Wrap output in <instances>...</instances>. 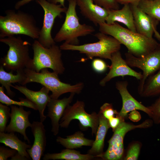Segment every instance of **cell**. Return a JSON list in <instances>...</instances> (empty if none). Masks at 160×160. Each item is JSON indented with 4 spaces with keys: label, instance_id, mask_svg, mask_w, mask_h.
<instances>
[{
    "label": "cell",
    "instance_id": "cell-24",
    "mask_svg": "<svg viewBox=\"0 0 160 160\" xmlns=\"http://www.w3.org/2000/svg\"><path fill=\"white\" fill-rule=\"evenodd\" d=\"M94 141L85 138L83 133L80 131H77L73 135L67 136L66 138L58 136L56 139L57 143L65 148L71 149H76L83 146L91 147Z\"/></svg>",
    "mask_w": 160,
    "mask_h": 160
},
{
    "label": "cell",
    "instance_id": "cell-18",
    "mask_svg": "<svg viewBox=\"0 0 160 160\" xmlns=\"http://www.w3.org/2000/svg\"><path fill=\"white\" fill-rule=\"evenodd\" d=\"M43 122L33 121L31 127L34 137L33 144L27 151L33 160H40L44 156L46 145V130Z\"/></svg>",
    "mask_w": 160,
    "mask_h": 160
},
{
    "label": "cell",
    "instance_id": "cell-12",
    "mask_svg": "<svg viewBox=\"0 0 160 160\" xmlns=\"http://www.w3.org/2000/svg\"><path fill=\"white\" fill-rule=\"evenodd\" d=\"M137 32L148 38H152L153 34L160 42V34L157 27L159 21L140 10L137 5H130Z\"/></svg>",
    "mask_w": 160,
    "mask_h": 160
},
{
    "label": "cell",
    "instance_id": "cell-20",
    "mask_svg": "<svg viewBox=\"0 0 160 160\" xmlns=\"http://www.w3.org/2000/svg\"><path fill=\"white\" fill-rule=\"evenodd\" d=\"M117 22L121 23L129 30L137 32L130 5L124 4L121 9H109L106 23L108 24H111Z\"/></svg>",
    "mask_w": 160,
    "mask_h": 160
},
{
    "label": "cell",
    "instance_id": "cell-40",
    "mask_svg": "<svg viewBox=\"0 0 160 160\" xmlns=\"http://www.w3.org/2000/svg\"><path fill=\"white\" fill-rule=\"evenodd\" d=\"M49 2L55 4L59 3L62 7H65V0H47Z\"/></svg>",
    "mask_w": 160,
    "mask_h": 160
},
{
    "label": "cell",
    "instance_id": "cell-39",
    "mask_svg": "<svg viewBox=\"0 0 160 160\" xmlns=\"http://www.w3.org/2000/svg\"><path fill=\"white\" fill-rule=\"evenodd\" d=\"M33 0H20L19 1L15 4V8L16 9H18L21 7Z\"/></svg>",
    "mask_w": 160,
    "mask_h": 160
},
{
    "label": "cell",
    "instance_id": "cell-41",
    "mask_svg": "<svg viewBox=\"0 0 160 160\" xmlns=\"http://www.w3.org/2000/svg\"><path fill=\"white\" fill-rule=\"evenodd\" d=\"M11 160H27L28 159L19 155L17 153L13 156L11 158Z\"/></svg>",
    "mask_w": 160,
    "mask_h": 160
},
{
    "label": "cell",
    "instance_id": "cell-21",
    "mask_svg": "<svg viewBox=\"0 0 160 160\" xmlns=\"http://www.w3.org/2000/svg\"><path fill=\"white\" fill-rule=\"evenodd\" d=\"M99 125L95 135V138L87 153L97 157L103 152L105 138L110 128L108 120L98 113Z\"/></svg>",
    "mask_w": 160,
    "mask_h": 160
},
{
    "label": "cell",
    "instance_id": "cell-13",
    "mask_svg": "<svg viewBox=\"0 0 160 160\" xmlns=\"http://www.w3.org/2000/svg\"><path fill=\"white\" fill-rule=\"evenodd\" d=\"M10 106L11 110L10 121L7 126L5 132L19 133L23 136L25 140L30 143L25 131L28 127H31L32 125L28 118L31 113V111L25 110L23 106L18 107L16 105Z\"/></svg>",
    "mask_w": 160,
    "mask_h": 160
},
{
    "label": "cell",
    "instance_id": "cell-10",
    "mask_svg": "<svg viewBox=\"0 0 160 160\" xmlns=\"http://www.w3.org/2000/svg\"><path fill=\"white\" fill-rule=\"evenodd\" d=\"M125 60L131 67L137 68L142 71L143 77L138 87L139 94L142 91L145 81L150 76L160 69V44L152 51L142 57H137L127 52Z\"/></svg>",
    "mask_w": 160,
    "mask_h": 160
},
{
    "label": "cell",
    "instance_id": "cell-1",
    "mask_svg": "<svg viewBox=\"0 0 160 160\" xmlns=\"http://www.w3.org/2000/svg\"><path fill=\"white\" fill-rule=\"evenodd\" d=\"M99 25L100 32L116 39L127 47L128 52L137 57L147 55L159 44L153 38H148L122 27L117 22L111 24L105 22Z\"/></svg>",
    "mask_w": 160,
    "mask_h": 160
},
{
    "label": "cell",
    "instance_id": "cell-29",
    "mask_svg": "<svg viewBox=\"0 0 160 160\" xmlns=\"http://www.w3.org/2000/svg\"><path fill=\"white\" fill-rule=\"evenodd\" d=\"M141 143L138 141H134L129 145L126 154L123 159L124 160H137L139 156L142 147Z\"/></svg>",
    "mask_w": 160,
    "mask_h": 160
},
{
    "label": "cell",
    "instance_id": "cell-31",
    "mask_svg": "<svg viewBox=\"0 0 160 160\" xmlns=\"http://www.w3.org/2000/svg\"><path fill=\"white\" fill-rule=\"evenodd\" d=\"M148 107L152 112L151 118L153 123L160 124V95L153 103Z\"/></svg>",
    "mask_w": 160,
    "mask_h": 160
},
{
    "label": "cell",
    "instance_id": "cell-23",
    "mask_svg": "<svg viewBox=\"0 0 160 160\" xmlns=\"http://www.w3.org/2000/svg\"><path fill=\"white\" fill-rule=\"evenodd\" d=\"M24 70L18 71L16 72V74H14L12 71H6L4 68L0 65V83L6 89L7 95L10 97L13 98L15 95V93L10 89L12 84L18 83L23 84L25 78Z\"/></svg>",
    "mask_w": 160,
    "mask_h": 160
},
{
    "label": "cell",
    "instance_id": "cell-35",
    "mask_svg": "<svg viewBox=\"0 0 160 160\" xmlns=\"http://www.w3.org/2000/svg\"><path fill=\"white\" fill-rule=\"evenodd\" d=\"M15 149L9 148L4 146H0V160H7L9 158H12L17 153Z\"/></svg>",
    "mask_w": 160,
    "mask_h": 160
},
{
    "label": "cell",
    "instance_id": "cell-3",
    "mask_svg": "<svg viewBox=\"0 0 160 160\" xmlns=\"http://www.w3.org/2000/svg\"><path fill=\"white\" fill-rule=\"evenodd\" d=\"M25 79L22 85L31 82H36L41 84L52 92L51 98L58 99L61 95L68 92L79 94L83 88L82 82L72 85L62 82L58 74L54 72H50L48 68L42 69L40 72L26 68L24 70Z\"/></svg>",
    "mask_w": 160,
    "mask_h": 160
},
{
    "label": "cell",
    "instance_id": "cell-38",
    "mask_svg": "<svg viewBox=\"0 0 160 160\" xmlns=\"http://www.w3.org/2000/svg\"><path fill=\"white\" fill-rule=\"evenodd\" d=\"M143 0H117L119 4H129L130 5H137Z\"/></svg>",
    "mask_w": 160,
    "mask_h": 160
},
{
    "label": "cell",
    "instance_id": "cell-8",
    "mask_svg": "<svg viewBox=\"0 0 160 160\" xmlns=\"http://www.w3.org/2000/svg\"><path fill=\"white\" fill-rule=\"evenodd\" d=\"M84 103L77 100L72 105H69L66 108L60 122V127L67 128L71 122L76 119L79 122V125L82 129L91 128L92 135H95L99 125L98 113L93 112L87 113L85 109Z\"/></svg>",
    "mask_w": 160,
    "mask_h": 160
},
{
    "label": "cell",
    "instance_id": "cell-27",
    "mask_svg": "<svg viewBox=\"0 0 160 160\" xmlns=\"http://www.w3.org/2000/svg\"><path fill=\"white\" fill-rule=\"evenodd\" d=\"M137 6L147 15L160 21V0H143Z\"/></svg>",
    "mask_w": 160,
    "mask_h": 160
},
{
    "label": "cell",
    "instance_id": "cell-11",
    "mask_svg": "<svg viewBox=\"0 0 160 160\" xmlns=\"http://www.w3.org/2000/svg\"><path fill=\"white\" fill-rule=\"evenodd\" d=\"M111 64L108 66L109 71L107 75L100 80V84L104 86L112 79L117 76H125L133 77L140 81L143 77L142 73L137 72L131 68L123 59L119 51L113 53L110 60Z\"/></svg>",
    "mask_w": 160,
    "mask_h": 160
},
{
    "label": "cell",
    "instance_id": "cell-5",
    "mask_svg": "<svg viewBox=\"0 0 160 160\" xmlns=\"http://www.w3.org/2000/svg\"><path fill=\"white\" fill-rule=\"evenodd\" d=\"M95 36L99 40L97 42L81 45H73L64 42L60 48L64 50L78 51L85 54L90 59L98 57L110 60L112 54L120 50L121 44L113 37L100 32Z\"/></svg>",
    "mask_w": 160,
    "mask_h": 160
},
{
    "label": "cell",
    "instance_id": "cell-16",
    "mask_svg": "<svg viewBox=\"0 0 160 160\" xmlns=\"http://www.w3.org/2000/svg\"><path fill=\"white\" fill-rule=\"evenodd\" d=\"M75 94L71 93L68 97L61 99L51 98L47 104V116L50 119L52 126L51 131L55 136L59 133L60 120L66 108L72 101Z\"/></svg>",
    "mask_w": 160,
    "mask_h": 160
},
{
    "label": "cell",
    "instance_id": "cell-36",
    "mask_svg": "<svg viewBox=\"0 0 160 160\" xmlns=\"http://www.w3.org/2000/svg\"><path fill=\"white\" fill-rule=\"evenodd\" d=\"M125 119L120 116L119 114L108 120L110 127L113 132L116 128L122 121H125Z\"/></svg>",
    "mask_w": 160,
    "mask_h": 160
},
{
    "label": "cell",
    "instance_id": "cell-26",
    "mask_svg": "<svg viewBox=\"0 0 160 160\" xmlns=\"http://www.w3.org/2000/svg\"><path fill=\"white\" fill-rule=\"evenodd\" d=\"M139 95L144 97L160 95V69L156 73L148 78Z\"/></svg>",
    "mask_w": 160,
    "mask_h": 160
},
{
    "label": "cell",
    "instance_id": "cell-17",
    "mask_svg": "<svg viewBox=\"0 0 160 160\" xmlns=\"http://www.w3.org/2000/svg\"><path fill=\"white\" fill-rule=\"evenodd\" d=\"M11 86L23 94L26 98L36 105L39 112L40 121L44 122L47 117L44 115V111L51 98L49 94V90L44 86L38 91L31 90L25 86L12 85Z\"/></svg>",
    "mask_w": 160,
    "mask_h": 160
},
{
    "label": "cell",
    "instance_id": "cell-14",
    "mask_svg": "<svg viewBox=\"0 0 160 160\" xmlns=\"http://www.w3.org/2000/svg\"><path fill=\"white\" fill-rule=\"evenodd\" d=\"M115 86L122 100V108L119 112L120 116L125 119L129 113L134 110H138L145 112L151 117L152 112L148 107L144 106L136 100L129 92L127 81H117L116 83Z\"/></svg>",
    "mask_w": 160,
    "mask_h": 160
},
{
    "label": "cell",
    "instance_id": "cell-30",
    "mask_svg": "<svg viewBox=\"0 0 160 160\" xmlns=\"http://www.w3.org/2000/svg\"><path fill=\"white\" fill-rule=\"evenodd\" d=\"M10 109L9 106L0 103V132H5L7 124L10 117Z\"/></svg>",
    "mask_w": 160,
    "mask_h": 160
},
{
    "label": "cell",
    "instance_id": "cell-15",
    "mask_svg": "<svg viewBox=\"0 0 160 160\" xmlns=\"http://www.w3.org/2000/svg\"><path fill=\"white\" fill-rule=\"evenodd\" d=\"M153 123L151 119H147L140 124L135 125L129 122L122 121L113 132V133L108 141V149L117 151L124 148V140L126 134L132 130L137 129H146L152 127Z\"/></svg>",
    "mask_w": 160,
    "mask_h": 160
},
{
    "label": "cell",
    "instance_id": "cell-32",
    "mask_svg": "<svg viewBox=\"0 0 160 160\" xmlns=\"http://www.w3.org/2000/svg\"><path fill=\"white\" fill-rule=\"evenodd\" d=\"M99 112L108 120L119 114V112L113 108L112 104L108 103L103 104L100 107Z\"/></svg>",
    "mask_w": 160,
    "mask_h": 160
},
{
    "label": "cell",
    "instance_id": "cell-6",
    "mask_svg": "<svg viewBox=\"0 0 160 160\" xmlns=\"http://www.w3.org/2000/svg\"><path fill=\"white\" fill-rule=\"evenodd\" d=\"M0 42L9 46L7 54L1 59V65L12 72L27 68L31 59L29 55L30 43L14 36L0 38Z\"/></svg>",
    "mask_w": 160,
    "mask_h": 160
},
{
    "label": "cell",
    "instance_id": "cell-7",
    "mask_svg": "<svg viewBox=\"0 0 160 160\" xmlns=\"http://www.w3.org/2000/svg\"><path fill=\"white\" fill-rule=\"evenodd\" d=\"M33 56L27 68L39 72L43 69L50 68L58 74L63 73L65 68L62 58L61 49L56 44L49 48L43 47L38 40L32 44Z\"/></svg>",
    "mask_w": 160,
    "mask_h": 160
},
{
    "label": "cell",
    "instance_id": "cell-33",
    "mask_svg": "<svg viewBox=\"0 0 160 160\" xmlns=\"http://www.w3.org/2000/svg\"><path fill=\"white\" fill-rule=\"evenodd\" d=\"M94 2L99 6L108 9H119V3L117 0H93Z\"/></svg>",
    "mask_w": 160,
    "mask_h": 160
},
{
    "label": "cell",
    "instance_id": "cell-4",
    "mask_svg": "<svg viewBox=\"0 0 160 160\" xmlns=\"http://www.w3.org/2000/svg\"><path fill=\"white\" fill-rule=\"evenodd\" d=\"M67 0L68 6L64 22L54 39L56 42L64 41L65 43L78 45L79 37L91 34L95 29L92 26L80 23L76 10V0Z\"/></svg>",
    "mask_w": 160,
    "mask_h": 160
},
{
    "label": "cell",
    "instance_id": "cell-28",
    "mask_svg": "<svg viewBox=\"0 0 160 160\" xmlns=\"http://www.w3.org/2000/svg\"><path fill=\"white\" fill-rule=\"evenodd\" d=\"M19 101H15L7 96L4 93V87H0V102L8 106L16 105L18 106H25L37 110L36 105L33 102L27 98H20Z\"/></svg>",
    "mask_w": 160,
    "mask_h": 160
},
{
    "label": "cell",
    "instance_id": "cell-2",
    "mask_svg": "<svg viewBox=\"0 0 160 160\" xmlns=\"http://www.w3.org/2000/svg\"><path fill=\"white\" fill-rule=\"evenodd\" d=\"M5 16H0V38L23 35L38 39L40 29L31 14L19 10L8 9Z\"/></svg>",
    "mask_w": 160,
    "mask_h": 160
},
{
    "label": "cell",
    "instance_id": "cell-22",
    "mask_svg": "<svg viewBox=\"0 0 160 160\" xmlns=\"http://www.w3.org/2000/svg\"><path fill=\"white\" fill-rule=\"evenodd\" d=\"M0 143L10 148L16 150L22 156L30 159L31 157L27 151L28 149L32 147L30 145L20 140L15 132L5 133L0 132Z\"/></svg>",
    "mask_w": 160,
    "mask_h": 160
},
{
    "label": "cell",
    "instance_id": "cell-25",
    "mask_svg": "<svg viewBox=\"0 0 160 160\" xmlns=\"http://www.w3.org/2000/svg\"><path fill=\"white\" fill-rule=\"evenodd\" d=\"M95 157L89 153L82 154L80 151L74 149L66 148L59 153H47L44 155V160H90Z\"/></svg>",
    "mask_w": 160,
    "mask_h": 160
},
{
    "label": "cell",
    "instance_id": "cell-9",
    "mask_svg": "<svg viewBox=\"0 0 160 160\" xmlns=\"http://www.w3.org/2000/svg\"><path fill=\"white\" fill-rule=\"evenodd\" d=\"M36 1L42 7L44 12L43 25L40 29L38 40L43 47L49 48L56 44L51 34L55 19L57 17H61L62 13H65L67 9L60 4L51 3L47 0Z\"/></svg>",
    "mask_w": 160,
    "mask_h": 160
},
{
    "label": "cell",
    "instance_id": "cell-37",
    "mask_svg": "<svg viewBox=\"0 0 160 160\" xmlns=\"http://www.w3.org/2000/svg\"><path fill=\"white\" fill-rule=\"evenodd\" d=\"M128 118L131 121L134 122H137L140 120L141 118V115L139 112L137 110L130 112L128 114Z\"/></svg>",
    "mask_w": 160,
    "mask_h": 160
},
{
    "label": "cell",
    "instance_id": "cell-19",
    "mask_svg": "<svg viewBox=\"0 0 160 160\" xmlns=\"http://www.w3.org/2000/svg\"><path fill=\"white\" fill-rule=\"evenodd\" d=\"M76 2L81 14L95 25L106 22L109 9L97 4L93 0H76Z\"/></svg>",
    "mask_w": 160,
    "mask_h": 160
},
{
    "label": "cell",
    "instance_id": "cell-34",
    "mask_svg": "<svg viewBox=\"0 0 160 160\" xmlns=\"http://www.w3.org/2000/svg\"><path fill=\"white\" fill-rule=\"evenodd\" d=\"M92 67L96 72L101 73L105 72L108 67L102 59L96 58L93 59L92 63Z\"/></svg>",
    "mask_w": 160,
    "mask_h": 160
}]
</instances>
